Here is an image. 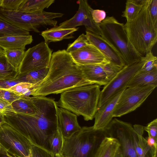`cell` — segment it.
Instances as JSON below:
<instances>
[{
  "instance_id": "cell-24",
  "label": "cell",
  "mask_w": 157,
  "mask_h": 157,
  "mask_svg": "<svg viewBox=\"0 0 157 157\" xmlns=\"http://www.w3.org/2000/svg\"><path fill=\"white\" fill-rule=\"evenodd\" d=\"M64 138L59 127L49 137V150L53 157H64L63 154Z\"/></svg>"
},
{
  "instance_id": "cell-17",
  "label": "cell",
  "mask_w": 157,
  "mask_h": 157,
  "mask_svg": "<svg viewBox=\"0 0 157 157\" xmlns=\"http://www.w3.org/2000/svg\"><path fill=\"white\" fill-rule=\"evenodd\" d=\"M58 118L59 128L64 138L70 137L81 129L77 116L66 109L58 108Z\"/></svg>"
},
{
  "instance_id": "cell-28",
  "label": "cell",
  "mask_w": 157,
  "mask_h": 157,
  "mask_svg": "<svg viewBox=\"0 0 157 157\" xmlns=\"http://www.w3.org/2000/svg\"><path fill=\"white\" fill-rule=\"evenodd\" d=\"M48 68L36 70L23 73L18 74L15 78L20 82L35 84L42 80L47 75Z\"/></svg>"
},
{
  "instance_id": "cell-36",
  "label": "cell",
  "mask_w": 157,
  "mask_h": 157,
  "mask_svg": "<svg viewBox=\"0 0 157 157\" xmlns=\"http://www.w3.org/2000/svg\"><path fill=\"white\" fill-rule=\"evenodd\" d=\"M21 98V97L11 91L0 88V98L10 104Z\"/></svg>"
},
{
  "instance_id": "cell-13",
  "label": "cell",
  "mask_w": 157,
  "mask_h": 157,
  "mask_svg": "<svg viewBox=\"0 0 157 157\" xmlns=\"http://www.w3.org/2000/svg\"><path fill=\"white\" fill-rule=\"evenodd\" d=\"M77 2L78 4V8L76 13L71 18L60 23L57 27L61 28L70 29L84 25L86 30L101 36L100 29L99 25L95 23L92 18L90 10V6L87 1L80 0Z\"/></svg>"
},
{
  "instance_id": "cell-41",
  "label": "cell",
  "mask_w": 157,
  "mask_h": 157,
  "mask_svg": "<svg viewBox=\"0 0 157 157\" xmlns=\"http://www.w3.org/2000/svg\"><path fill=\"white\" fill-rule=\"evenodd\" d=\"M20 82H21L15 78L11 80H0V88L8 89Z\"/></svg>"
},
{
  "instance_id": "cell-7",
  "label": "cell",
  "mask_w": 157,
  "mask_h": 157,
  "mask_svg": "<svg viewBox=\"0 0 157 157\" xmlns=\"http://www.w3.org/2000/svg\"><path fill=\"white\" fill-rule=\"evenodd\" d=\"M60 13L41 12H30L19 10L9 11L0 8V19L19 29L39 33L40 26L56 27L57 21L54 19L62 17Z\"/></svg>"
},
{
  "instance_id": "cell-34",
  "label": "cell",
  "mask_w": 157,
  "mask_h": 157,
  "mask_svg": "<svg viewBox=\"0 0 157 157\" xmlns=\"http://www.w3.org/2000/svg\"><path fill=\"white\" fill-rule=\"evenodd\" d=\"M145 4L154 25L157 28V0H145Z\"/></svg>"
},
{
  "instance_id": "cell-9",
  "label": "cell",
  "mask_w": 157,
  "mask_h": 157,
  "mask_svg": "<svg viewBox=\"0 0 157 157\" xmlns=\"http://www.w3.org/2000/svg\"><path fill=\"white\" fill-rule=\"evenodd\" d=\"M157 86L128 87L119 98L113 113V117H120L140 106Z\"/></svg>"
},
{
  "instance_id": "cell-42",
  "label": "cell",
  "mask_w": 157,
  "mask_h": 157,
  "mask_svg": "<svg viewBox=\"0 0 157 157\" xmlns=\"http://www.w3.org/2000/svg\"><path fill=\"white\" fill-rule=\"evenodd\" d=\"M147 145L151 148H157V141L153 137L148 136L145 139Z\"/></svg>"
},
{
  "instance_id": "cell-1",
  "label": "cell",
  "mask_w": 157,
  "mask_h": 157,
  "mask_svg": "<svg viewBox=\"0 0 157 157\" xmlns=\"http://www.w3.org/2000/svg\"><path fill=\"white\" fill-rule=\"evenodd\" d=\"M31 97L36 109L35 113H10L4 115L5 122L24 136L33 145L51 152L48 138L59 127L57 102L44 96Z\"/></svg>"
},
{
  "instance_id": "cell-23",
  "label": "cell",
  "mask_w": 157,
  "mask_h": 157,
  "mask_svg": "<svg viewBox=\"0 0 157 157\" xmlns=\"http://www.w3.org/2000/svg\"><path fill=\"white\" fill-rule=\"evenodd\" d=\"M119 146L116 139L106 136L102 142L94 157H115Z\"/></svg>"
},
{
  "instance_id": "cell-46",
  "label": "cell",
  "mask_w": 157,
  "mask_h": 157,
  "mask_svg": "<svg viewBox=\"0 0 157 157\" xmlns=\"http://www.w3.org/2000/svg\"><path fill=\"white\" fill-rule=\"evenodd\" d=\"M5 56V52L4 49L0 47V56Z\"/></svg>"
},
{
  "instance_id": "cell-5",
  "label": "cell",
  "mask_w": 157,
  "mask_h": 157,
  "mask_svg": "<svg viewBox=\"0 0 157 157\" xmlns=\"http://www.w3.org/2000/svg\"><path fill=\"white\" fill-rule=\"evenodd\" d=\"M108 136L105 129L83 127L72 136L64 138V157H94L104 139Z\"/></svg>"
},
{
  "instance_id": "cell-14",
  "label": "cell",
  "mask_w": 157,
  "mask_h": 157,
  "mask_svg": "<svg viewBox=\"0 0 157 157\" xmlns=\"http://www.w3.org/2000/svg\"><path fill=\"white\" fill-rule=\"evenodd\" d=\"M86 32L89 43L99 50L110 63L121 68L126 65L118 52L101 36L88 30Z\"/></svg>"
},
{
  "instance_id": "cell-31",
  "label": "cell",
  "mask_w": 157,
  "mask_h": 157,
  "mask_svg": "<svg viewBox=\"0 0 157 157\" xmlns=\"http://www.w3.org/2000/svg\"><path fill=\"white\" fill-rule=\"evenodd\" d=\"M5 56L8 62L19 72L25 51L21 50H5Z\"/></svg>"
},
{
  "instance_id": "cell-45",
  "label": "cell",
  "mask_w": 157,
  "mask_h": 157,
  "mask_svg": "<svg viewBox=\"0 0 157 157\" xmlns=\"http://www.w3.org/2000/svg\"><path fill=\"white\" fill-rule=\"evenodd\" d=\"M115 157H122L121 151L119 147L117 151Z\"/></svg>"
},
{
  "instance_id": "cell-43",
  "label": "cell",
  "mask_w": 157,
  "mask_h": 157,
  "mask_svg": "<svg viewBox=\"0 0 157 157\" xmlns=\"http://www.w3.org/2000/svg\"><path fill=\"white\" fill-rule=\"evenodd\" d=\"M0 157H17L9 153L1 146L0 149Z\"/></svg>"
},
{
  "instance_id": "cell-12",
  "label": "cell",
  "mask_w": 157,
  "mask_h": 157,
  "mask_svg": "<svg viewBox=\"0 0 157 157\" xmlns=\"http://www.w3.org/2000/svg\"><path fill=\"white\" fill-rule=\"evenodd\" d=\"M52 50L45 41L29 48L25 51L19 74L49 67Z\"/></svg>"
},
{
  "instance_id": "cell-19",
  "label": "cell",
  "mask_w": 157,
  "mask_h": 157,
  "mask_svg": "<svg viewBox=\"0 0 157 157\" xmlns=\"http://www.w3.org/2000/svg\"><path fill=\"white\" fill-rule=\"evenodd\" d=\"M105 64L87 65L79 66L86 79L94 84L104 86L109 82L106 75Z\"/></svg>"
},
{
  "instance_id": "cell-6",
  "label": "cell",
  "mask_w": 157,
  "mask_h": 157,
  "mask_svg": "<svg viewBox=\"0 0 157 157\" xmlns=\"http://www.w3.org/2000/svg\"><path fill=\"white\" fill-rule=\"evenodd\" d=\"M101 36L118 52L126 65L140 61L142 56L136 50L129 40L124 25L113 17H107L99 24Z\"/></svg>"
},
{
  "instance_id": "cell-37",
  "label": "cell",
  "mask_w": 157,
  "mask_h": 157,
  "mask_svg": "<svg viewBox=\"0 0 157 157\" xmlns=\"http://www.w3.org/2000/svg\"><path fill=\"white\" fill-rule=\"evenodd\" d=\"M144 131L148 133V136H151L157 141V119L155 118L144 127Z\"/></svg>"
},
{
  "instance_id": "cell-26",
  "label": "cell",
  "mask_w": 157,
  "mask_h": 157,
  "mask_svg": "<svg viewBox=\"0 0 157 157\" xmlns=\"http://www.w3.org/2000/svg\"><path fill=\"white\" fill-rule=\"evenodd\" d=\"M145 0H127L125 8L122 12V16L125 17L127 22H131L138 16L142 9Z\"/></svg>"
},
{
  "instance_id": "cell-16",
  "label": "cell",
  "mask_w": 157,
  "mask_h": 157,
  "mask_svg": "<svg viewBox=\"0 0 157 157\" xmlns=\"http://www.w3.org/2000/svg\"><path fill=\"white\" fill-rule=\"evenodd\" d=\"M124 89L109 99L98 109L93 126L94 129H104L107 127L112 120L113 113L115 106Z\"/></svg>"
},
{
  "instance_id": "cell-44",
  "label": "cell",
  "mask_w": 157,
  "mask_h": 157,
  "mask_svg": "<svg viewBox=\"0 0 157 157\" xmlns=\"http://www.w3.org/2000/svg\"><path fill=\"white\" fill-rule=\"evenodd\" d=\"M5 122L4 115L2 113L0 112V126Z\"/></svg>"
},
{
  "instance_id": "cell-15",
  "label": "cell",
  "mask_w": 157,
  "mask_h": 157,
  "mask_svg": "<svg viewBox=\"0 0 157 157\" xmlns=\"http://www.w3.org/2000/svg\"><path fill=\"white\" fill-rule=\"evenodd\" d=\"M69 54L74 62L78 66L101 65L109 63L99 50L90 44Z\"/></svg>"
},
{
  "instance_id": "cell-30",
  "label": "cell",
  "mask_w": 157,
  "mask_h": 157,
  "mask_svg": "<svg viewBox=\"0 0 157 157\" xmlns=\"http://www.w3.org/2000/svg\"><path fill=\"white\" fill-rule=\"evenodd\" d=\"M29 35V31L17 28L0 19V38L11 36Z\"/></svg>"
},
{
  "instance_id": "cell-38",
  "label": "cell",
  "mask_w": 157,
  "mask_h": 157,
  "mask_svg": "<svg viewBox=\"0 0 157 157\" xmlns=\"http://www.w3.org/2000/svg\"><path fill=\"white\" fill-rule=\"evenodd\" d=\"M92 18L95 23L99 25L106 17V13L102 10H94L91 7L90 9Z\"/></svg>"
},
{
  "instance_id": "cell-20",
  "label": "cell",
  "mask_w": 157,
  "mask_h": 157,
  "mask_svg": "<svg viewBox=\"0 0 157 157\" xmlns=\"http://www.w3.org/2000/svg\"><path fill=\"white\" fill-rule=\"evenodd\" d=\"M33 41V37L30 34L9 36L0 38V47L4 50H25L26 46Z\"/></svg>"
},
{
  "instance_id": "cell-29",
  "label": "cell",
  "mask_w": 157,
  "mask_h": 157,
  "mask_svg": "<svg viewBox=\"0 0 157 157\" xmlns=\"http://www.w3.org/2000/svg\"><path fill=\"white\" fill-rule=\"evenodd\" d=\"M18 74L19 72L8 62L5 56H0V80L14 79Z\"/></svg>"
},
{
  "instance_id": "cell-22",
  "label": "cell",
  "mask_w": 157,
  "mask_h": 157,
  "mask_svg": "<svg viewBox=\"0 0 157 157\" xmlns=\"http://www.w3.org/2000/svg\"><path fill=\"white\" fill-rule=\"evenodd\" d=\"M151 85L157 86V68L148 72L138 71L129 82L127 87Z\"/></svg>"
},
{
  "instance_id": "cell-3",
  "label": "cell",
  "mask_w": 157,
  "mask_h": 157,
  "mask_svg": "<svg viewBox=\"0 0 157 157\" xmlns=\"http://www.w3.org/2000/svg\"><path fill=\"white\" fill-rule=\"evenodd\" d=\"M100 93V86L96 84L76 87L61 93L57 105L82 116L86 121L92 120L98 109Z\"/></svg>"
},
{
  "instance_id": "cell-21",
  "label": "cell",
  "mask_w": 157,
  "mask_h": 157,
  "mask_svg": "<svg viewBox=\"0 0 157 157\" xmlns=\"http://www.w3.org/2000/svg\"><path fill=\"white\" fill-rule=\"evenodd\" d=\"M79 28L70 29L59 28L56 26L41 32V35L48 44L51 42H56L64 39L74 38L72 34Z\"/></svg>"
},
{
  "instance_id": "cell-18",
  "label": "cell",
  "mask_w": 157,
  "mask_h": 157,
  "mask_svg": "<svg viewBox=\"0 0 157 157\" xmlns=\"http://www.w3.org/2000/svg\"><path fill=\"white\" fill-rule=\"evenodd\" d=\"M133 127L134 144L137 157H157V148L149 147L143 136L144 127L135 124Z\"/></svg>"
},
{
  "instance_id": "cell-10",
  "label": "cell",
  "mask_w": 157,
  "mask_h": 157,
  "mask_svg": "<svg viewBox=\"0 0 157 157\" xmlns=\"http://www.w3.org/2000/svg\"><path fill=\"white\" fill-rule=\"evenodd\" d=\"M144 63L143 56L139 61L126 65L101 91L98 109L111 97L125 89L129 82L140 69Z\"/></svg>"
},
{
  "instance_id": "cell-35",
  "label": "cell",
  "mask_w": 157,
  "mask_h": 157,
  "mask_svg": "<svg viewBox=\"0 0 157 157\" xmlns=\"http://www.w3.org/2000/svg\"><path fill=\"white\" fill-rule=\"evenodd\" d=\"M24 0H0V8L7 10L16 11Z\"/></svg>"
},
{
  "instance_id": "cell-33",
  "label": "cell",
  "mask_w": 157,
  "mask_h": 157,
  "mask_svg": "<svg viewBox=\"0 0 157 157\" xmlns=\"http://www.w3.org/2000/svg\"><path fill=\"white\" fill-rule=\"evenodd\" d=\"M89 44L86 35L82 33L73 42L69 44L66 50L67 52L70 53Z\"/></svg>"
},
{
  "instance_id": "cell-4",
  "label": "cell",
  "mask_w": 157,
  "mask_h": 157,
  "mask_svg": "<svg viewBox=\"0 0 157 157\" xmlns=\"http://www.w3.org/2000/svg\"><path fill=\"white\" fill-rule=\"evenodd\" d=\"M124 27L131 43L141 56L151 51L157 41V28L153 23L145 3L137 17L132 22H126Z\"/></svg>"
},
{
  "instance_id": "cell-8",
  "label": "cell",
  "mask_w": 157,
  "mask_h": 157,
  "mask_svg": "<svg viewBox=\"0 0 157 157\" xmlns=\"http://www.w3.org/2000/svg\"><path fill=\"white\" fill-rule=\"evenodd\" d=\"M0 145L17 157H31L33 145L24 136L6 122L0 126Z\"/></svg>"
},
{
  "instance_id": "cell-32",
  "label": "cell",
  "mask_w": 157,
  "mask_h": 157,
  "mask_svg": "<svg viewBox=\"0 0 157 157\" xmlns=\"http://www.w3.org/2000/svg\"><path fill=\"white\" fill-rule=\"evenodd\" d=\"M143 58L144 63L139 71L148 72L157 68V58L153 55L151 51L146 53Z\"/></svg>"
},
{
  "instance_id": "cell-39",
  "label": "cell",
  "mask_w": 157,
  "mask_h": 157,
  "mask_svg": "<svg viewBox=\"0 0 157 157\" xmlns=\"http://www.w3.org/2000/svg\"><path fill=\"white\" fill-rule=\"evenodd\" d=\"M31 157H53L52 154L40 147L33 145L31 150Z\"/></svg>"
},
{
  "instance_id": "cell-40",
  "label": "cell",
  "mask_w": 157,
  "mask_h": 157,
  "mask_svg": "<svg viewBox=\"0 0 157 157\" xmlns=\"http://www.w3.org/2000/svg\"><path fill=\"white\" fill-rule=\"evenodd\" d=\"M0 112L4 115L14 112L11 104L0 98Z\"/></svg>"
},
{
  "instance_id": "cell-11",
  "label": "cell",
  "mask_w": 157,
  "mask_h": 157,
  "mask_svg": "<svg viewBox=\"0 0 157 157\" xmlns=\"http://www.w3.org/2000/svg\"><path fill=\"white\" fill-rule=\"evenodd\" d=\"M105 129L109 136L118 141L122 157H137L134 144L133 127L131 123L114 118Z\"/></svg>"
},
{
  "instance_id": "cell-25",
  "label": "cell",
  "mask_w": 157,
  "mask_h": 157,
  "mask_svg": "<svg viewBox=\"0 0 157 157\" xmlns=\"http://www.w3.org/2000/svg\"><path fill=\"white\" fill-rule=\"evenodd\" d=\"M55 2L54 0H24L18 10L30 12H41Z\"/></svg>"
},
{
  "instance_id": "cell-27",
  "label": "cell",
  "mask_w": 157,
  "mask_h": 157,
  "mask_svg": "<svg viewBox=\"0 0 157 157\" xmlns=\"http://www.w3.org/2000/svg\"><path fill=\"white\" fill-rule=\"evenodd\" d=\"M15 113L25 114H33L36 112L31 97H23L17 99L11 104Z\"/></svg>"
},
{
  "instance_id": "cell-47",
  "label": "cell",
  "mask_w": 157,
  "mask_h": 157,
  "mask_svg": "<svg viewBox=\"0 0 157 157\" xmlns=\"http://www.w3.org/2000/svg\"><path fill=\"white\" fill-rule=\"evenodd\" d=\"M1 147V145H0V149Z\"/></svg>"
},
{
  "instance_id": "cell-2",
  "label": "cell",
  "mask_w": 157,
  "mask_h": 157,
  "mask_svg": "<svg viewBox=\"0 0 157 157\" xmlns=\"http://www.w3.org/2000/svg\"><path fill=\"white\" fill-rule=\"evenodd\" d=\"M94 84L86 79L66 50H59L52 53L46 76L33 85L31 97L61 94L76 87Z\"/></svg>"
}]
</instances>
